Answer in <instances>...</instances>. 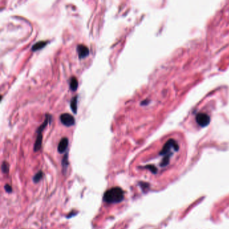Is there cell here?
Wrapping results in <instances>:
<instances>
[{
	"instance_id": "cell-7",
	"label": "cell",
	"mask_w": 229,
	"mask_h": 229,
	"mask_svg": "<svg viewBox=\"0 0 229 229\" xmlns=\"http://www.w3.org/2000/svg\"><path fill=\"white\" fill-rule=\"evenodd\" d=\"M77 96H74V97L71 99L70 102V106L71 108V110L73 111V113L77 114Z\"/></svg>"
},
{
	"instance_id": "cell-2",
	"label": "cell",
	"mask_w": 229,
	"mask_h": 229,
	"mask_svg": "<svg viewBox=\"0 0 229 229\" xmlns=\"http://www.w3.org/2000/svg\"><path fill=\"white\" fill-rule=\"evenodd\" d=\"M60 120L63 125L66 126H71L75 124V120L72 115L68 113L62 114L60 116Z\"/></svg>"
},
{
	"instance_id": "cell-11",
	"label": "cell",
	"mask_w": 229,
	"mask_h": 229,
	"mask_svg": "<svg viewBox=\"0 0 229 229\" xmlns=\"http://www.w3.org/2000/svg\"><path fill=\"white\" fill-rule=\"evenodd\" d=\"M62 166H63V171H65L64 174L66 173V171L67 169V167L69 166V161H68V155L65 154V155L63 157L62 161Z\"/></svg>"
},
{
	"instance_id": "cell-13",
	"label": "cell",
	"mask_w": 229,
	"mask_h": 229,
	"mask_svg": "<svg viewBox=\"0 0 229 229\" xmlns=\"http://www.w3.org/2000/svg\"><path fill=\"white\" fill-rule=\"evenodd\" d=\"M4 188H5V190L8 193H11L12 192V188L11 187V185H9V184H6V185H5Z\"/></svg>"
},
{
	"instance_id": "cell-3",
	"label": "cell",
	"mask_w": 229,
	"mask_h": 229,
	"mask_svg": "<svg viewBox=\"0 0 229 229\" xmlns=\"http://www.w3.org/2000/svg\"><path fill=\"white\" fill-rule=\"evenodd\" d=\"M77 51L79 58L80 59H83L87 57L89 54V48L86 46H85L84 44H79L77 47Z\"/></svg>"
},
{
	"instance_id": "cell-5",
	"label": "cell",
	"mask_w": 229,
	"mask_h": 229,
	"mask_svg": "<svg viewBox=\"0 0 229 229\" xmlns=\"http://www.w3.org/2000/svg\"><path fill=\"white\" fill-rule=\"evenodd\" d=\"M69 145V140L68 138L66 137H64L61 138V140H60V142L58 145L57 147V151L59 153L62 154L64 153L66 151V150L67 149V147H68Z\"/></svg>"
},
{
	"instance_id": "cell-4",
	"label": "cell",
	"mask_w": 229,
	"mask_h": 229,
	"mask_svg": "<svg viewBox=\"0 0 229 229\" xmlns=\"http://www.w3.org/2000/svg\"><path fill=\"white\" fill-rule=\"evenodd\" d=\"M196 120L197 122L202 126H206L210 122V117L206 114H199L196 117Z\"/></svg>"
},
{
	"instance_id": "cell-6",
	"label": "cell",
	"mask_w": 229,
	"mask_h": 229,
	"mask_svg": "<svg viewBox=\"0 0 229 229\" xmlns=\"http://www.w3.org/2000/svg\"><path fill=\"white\" fill-rule=\"evenodd\" d=\"M42 133H39L38 134L34 145V151L37 152L39 151L40 148L42 147Z\"/></svg>"
},
{
	"instance_id": "cell-8",
	"label": "cell",
	"mask_w": 229,
	"mask_h": 229,
	"mask_svg": "<svg viewBox=\"0 0 229 229\" xmlns=\"http://www.w3.org/2000/svg\"><path fill=\"white\" fill-rule=\"evenodd\" d=\"M69 87L71 91H75L78 87V81L75 77H71L69 81Z\"/></svg>"
},
{
	"instance_id": "cell-1",
	"label": "cell",
	"mask_w": 229,
	"mask_h": 229,
	"mask_svg": "<svg viewBox=\"0 0 229 229\" xmlns=\"http://www.w3.org/2000/svg\"><path fill=\"white\" fill-rule=\"evenodd\" d=\"M103 199L108 204L120 203L124 199V191L118 187L112 188L104 193Z\"/></svg>"
},
{
	"instance_id": "cell-12",
	"label": "cell",
	"mask_w": 229,
	"mask_h": 229,
	"mask_svg": "<svg viewBox=\"0 0 229 229\" xmlns=\"http://www.w3.org/2000/svg\"><path fill=\"white\" fill-rule=\"evenodd\" d=\"M9 168H10L9 164L7 162H6V161H4V162L2 163V165H1L2 172H3L4 174H8V173L9 172Z\"/></svg>"
},
{
	"instance_id": "cell-10",
	"label": "cell",
	"mask_w": 229,
	"mask_h": 229,
	"mask_svg": "<svg viewBox=\"0 0 229 229\" xmlns=\"http://www.w3.org/2000/svg\"><path fill=\"white\" fill-rule=\"evenodd\" d=\"M43 176H44L43 173H42V171H40L38 172L37 174H36L34 175V176L33 178H32V180L35 183H39V181L42 179Z\"/></svg>"
},
{
	"instance_id": "cell-9",
	"label": "cell",
	"mask_w": 229,
	"mask_h": 229,
	"mask_svg": "<svg viewBox=\"0 0 229 229\" xmlns=\"http://www.w3.org/2000/svg\"><path fill=\"white\" fill-rule=\"evenodd\" d=\"M47 44V42L46 41H39L36 42L32 46V51H37L38 50H40V49L45 46Z\"/></svg>"
}]
</instances>
